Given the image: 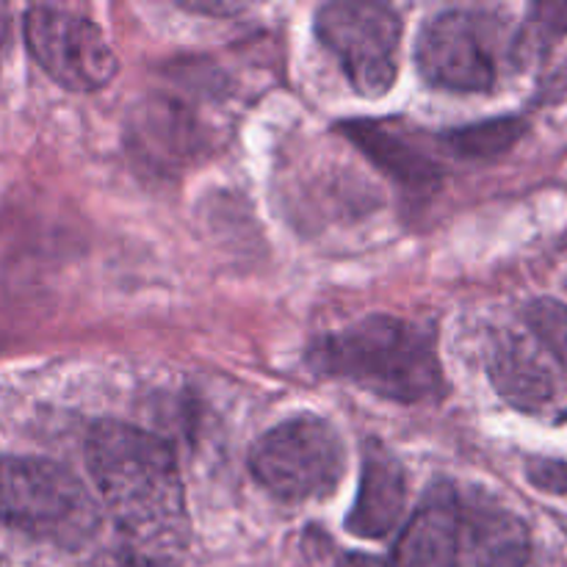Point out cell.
Segmentation results:
<instances>
[{"label":"cell","mask_w":567,"mask_h":567,"mask_svg":"<svg viewBox=\"0 0 567 567\" xmlns=\"http://www.w3.org/2000/svg\"><path fill=\"white\" fill-rule=\"evenodd\" d=\"M89 471L136 567H175L188 543L186 491L161 437L105 421L86 443Z\"/></svg>","instance_id":"obj_1"},{"label":"cell","mask_w":567,"mask_h":567,"mask_svg":"<svg viewBox=\"0 0 567 567\" xmlns=\"http://www.w3.org/2000/svg\"><path fill=\"white\" fill-rule=\"evenodd\" d=\"M316 374L343 380L388 402L415 404L443 393L435 336L415 321L374 313L327 332L308 349Z\"/></svg>","instance_id":"obj_2"},{"label":"cell","mask_w":567,"mask_h":567,"mask_svg":"<svg viewBox=\"0 0 567 567\" xmlns=\"http://www.w3.org/2000/svg\"><path fill=\"white\" fill-rule=\"evenodd\" d=\"M0 520L37 540L81 548L100 529V509L64 465L0 454Z\"/></svg>","instance_id":"obj_3"},{"label":"cell","mask_w":567,"mask_h":567,"mask_svg":"<svg viewBox=\"0 0 567 567\" xmlns=\"http://www.w3.org/2000/svg\"><path fill=\"white\" fill-rule=\"evenodd\" d=\"M252 476L286 504L321 502L347 474V449L336 426L316 415L282 421L255 443Z\"/></svg>","instance_id":"obj_4"},{"label":"cell","mask_w":567,"mask_h":567,"mask_svg":"<svg viewBox=\"0 0 567 567\" xmlns=\"http://www.w3.org/2000/svg\"><path fill=\"white\" fill-rule=\"evenodd\" d=\"M316 33L360 97L388 94L399 75L402 44V17L391 6L354 0L327 3L316 14Z\"/></svg>","instance_id":"obj_5"},{"label":"cell","mask_w":567,"mask_h":567,"mask_svg":"<svg viewBox=\"0 0 567 567\" xmlns=\"http://www.w3.org/2000/svg\"><path fill=\"white\" fill-rule=\"evenodd\" d=\"M498 25L482 11L449 9L430 17L415 44L424 81L446 92H487L498 81Z\"/></svg>","instance_id":"obj_6"},{"label":"cell","mask_w":567,"mask_h":567,"mask_svg":"<svg viewBox=\"0 0 567 567\" xmlns=\"http://www.w3.org/2000/svg\"><path fill=\"white\" fill-rule=\"evenodd\" d=\"M25 42L39 66L70 92H97L116 75L109 39L81 11L33 6L25 14Z\"/></svg>","instance_id":"obj_7"},{"label":"cell","mask_w":567,"mask_h":567,"mask_svg":"<svg viewBox=\"0 0 567 567\" xmlns=\"http://www.w3.org/2000/svg\"><path fill=\"white\" fill-rule=\"evenodd\" d=\"M463 548V504L446 482L432 487L393 546L391 567H457Z\"/></svg>","instance_id":"obj_8"},{"label":"cell","mask_w":567,"mask_h":567,"mask_svg":"<svg viewBox=\"0 0 567 567\" xmlns=\"http://www.w3.org/2000/svg\"><path fill=\"white\" fill-rule=\"evenodd\" d=\"M559 369L563 363L532 332L504 338L491 358L498 393L524 410H540L557 399Z\"/></svg>","instance_id":"obj_9"},{"label":"cell","mask_w":567,"mask_h":567,"mask_svg":"<svg viewBox=\"0 0 567 567\" xmlns=\"http://www.w3.org/2000/svg\"><path fill=\"white\" fill-rule=\"evenodd\" d=\"M408 504V476L402 463L382 443L369 441L363 471L347 529L358 537H385L399 524Z\"/></svg>","instance_id":"obj_10"},{"label":"cell","mask_w":567,"mask_h":567,"mask_svg":"<svg viewBox=\"0 0 567 567\" xmlns=\"http://www.w3.org/2000/svg\"><path fill=\"white\" fill-rule=\"evenodd\" d=\"M347 136L385 169L393 181L408 188H424L437 181V164L426 155L413 131H404L399 122L358 120L343 125Z\"/></svg>","instance_id":"obj_11"},{"label":"cell","mask_w":567,"mask_h":567,"mask_svg":"<svg viewBox=\"0 0 567 567\" xmlns=\"http://www.w3.org/2000/svg\"><path fill=\"white\" fill-rule=\"evenodd\" d=\"M463 529L468 535L474 567H524L529 557V537L524 524L507 509L474 504L465 513Z\"/></svg>","instance_id":"obj_12"},{"label":"cell","mask_w":567,"mask_h":567,"mask_svg":"<svg viewBox=\"0 0 567 567\" xmlns=\"http://www.w3.org/2000/svg\"><path fill=\"white\" fill-rule=\"evenodd\" d=\"M138 131H142L150 153L161 150V153H166L164 158H186L188 153L197 150V136L192 133L188 111L172 103H147Z\"/></svg>","instance_id":"obj_13"},{"label":"cell","mask_w":567,"mask_h":567,"mask_svg":"<svg viewBox=\"0 0 567 567\" xmlns=\"http://www.w3.org/2000/svg\"><path fill=\"white\" fill-rule=\"evenodd\" d=\"M524 122L515 120V116H504V120H491L480 122V125L457 127V131L446 133L441 138L443 147L449 150L457 158H493V155H502L524 136Z\"/></svg>","instance_id":"obj_14"},{"label":"cell","mask_w":567,"mask_h":567,"mask_svg":"<svg viewBox=\"0 0 567 567\" xmlns=\"http://www.w3.org/2000/svg\"><path fill=\"white\" fill-rule=\"evenodd\" d=\"M532 480L546 491H567V468L557 463H543L540 468L532 471Z\"/></svg>","instance_id":"obj_15"},{"label":"cell","mask_w":567,"mask_h":567,"mask_svg":"<svg viewBox=\"0 0 567 567\" xmlns=\"http://www.w3.org/2000/svg\"><path fill=\"white\" fill-rule=\"evenodd\" d=\"M543 14V25L554 28V31H567V3L563 6H540L537 9Z\"/></svg>","instance_id":"obj_16"},{"label":"cell","mask_w":567,"mask_h":567,"mask_svg":"<svg viewBox=\"0 0 567 567\" xmlns=\"http://www.w3.org/2000/svg\"><path fill=\"white\" fill-rule=\"evenodd\" d=\"M186 11H194V14H236L238 6H183Z\"/></svg>","instance_id":"obj_17"},{"label":"cell","mask_w":567,"mask_h":567,"mask_svg":"<svg viewBox=\"0 0 567 567\" xmlns=\"http://www.w3.org/2000/svg\"><path fill=\"white\" fill-rule=\"evenodd\" d=\"M338 567H377L374 563H371L369 557H360V554H349V557L341 559V565Z\"/></svg>","instance_id":"obj_18"},{"label":"cell","mask_w":567,"mask_h":567,"mask_svg":"<svg viewBox=\"0 0 567 567\" xmlns=\"http://www.w3.org/2000/svg\"><path fill=\"white\" fill-rule=\"evenodd\" d=\"M6 33H9V14H6V9L0 6V50H3L6 44Z\"/></svg>","instance_id":"obj_19"},{"label":"cell","mask_w":567,"mask_h":567,"mask_svg":"<svg viewBox=\"0 0 567 567\" xmlns=\"http://www.w3.org/2000/svg\"><path fill=\"white\" fill-rule=\"evenodd\" d=\"M563 365H567V327H565V338H563Z\"/></svg>","instance_id":"obj_20"}]
</instances>
